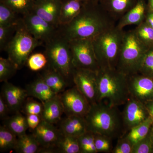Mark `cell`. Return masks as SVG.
<instances>
[{
	"mask_svg": "<svg viewBox=\"0 0 153 153\" xmlns=\"http://www.w3.org/2000/svg\"><path fill=\"white\" fill-rule=\"evenodd\" d=\"M150 134L151 137H152V139L153 141V124L152 126V128H151L150 131Z\"/></svg>",
	"mask_w": 153,
	"mask_h": 153,
	"instance_id": "cell-45",
	"label": "cell"
},
{
	"mask_svg": "<svg viewBox=\"0 0 153 153\" xmlns=\"http://www.w3.org/2000/svg\"><path fill=\"white\" fill-rule=\"evenodd\" d=\"M138 73L153 79V47L147 50Z\"/></svg>",
	"mask_w": 153,
	"mask_h": 153,
	"instance_id": "cell-35",
	"label": "cell"
},
{
	"mask_svg": "<svg viewBox=\"0 0 153 153\" xmlns=\"http://www.w3.org/2000/svg\"><path fill=\"white\" fill-rule=\"evenodd\" d=\"M48 63V59L45 53H36L30 55L27 64L30 70L36 71L43 69Z\"/></svg>",
	"mask_w": 153,
	"mask_h": 153,
	"instance_id": "cell-34",
	"label": "cell"
},
{
	"mask_svg": "<svg viewBox=\"0 0 153 153\" xmlns=\"http://www.w3.org/2000/svg\"><path fill=\"white\" fill-rule=\"evenodd\" d=\"M43 104L44 108L41 114L42 120L52 124L58 123L64 113L60 94H57Z\"/></svg>",
	"mask_w": 153,
	"mask_h": 153,
	"instance_id": "cell-20",
	"label": "cell"
},
{
	"mask_svg": "<svg viewBox=\"0 0 153 153\" xmlns=\"http://www.w3.org/2000/svg\"><path fill=\"white\" fill-rule=\"evenodd\" d=\"M45 44L44 53L48 59L49 68L62 74L68 80H72L75 68L69 41L58 30L57 34Z\"/></svg>",
	"mask_w": 153,
	"mask_h": 153,
	"instance_id": "cell-5",
	"label": "cell"
},
{
	"mask_svg": "<svg viewBox=\"0 0 153 153\" xmlns=\"http://www.w3.org/2000/svg\"><path fill=\"white\" fill-rule=\"evenodd\" d=\"M69 47L74 68L97 72L100 69L91 39L70 40Z\"/></svg>",
	"mask_w": 153,
	"mask_h": 153,
	"instance_id": "cell-8",
	"label": "cell"
},
{
	"mask_svg": "<svg viewBox=\"0 0 153 153\" xmlns=\"http://www.w3.org/2000/svg\"><path fill=\"white\" fill-rule=\"evenodd\" d=\"M138 0H101L102 7L116 21L136 4Z\"/></svg>",
	"mask_w": 153,
	"mask_h": 153,
	"instance_id": "cell-18",
	"label": "cell"
},
{
	"mask_svg": "<svg viewBox=\"0 0 153 153\" xmlns=\"http://www.w3.org/2000/svg\"><path fill=\"white\" fill-rule=\"evenodd\" d=\"M148 111L150 116L153 119V100L148 102L145 104Z\"/></svg>",
	"mask_w": 153,
	"mask_h": 153,
	"instance_id": "cell-43",
	"label": "cell"
},
{
	"mask_svg": "<svg viewBox=\"0 0 153 153\" xmlns=\"http://www.w3.org/2000/svg\"><path fill=\"white\" fill-rule=\"evenodd\" d=\"M94 143L97 152H111L113 149L112 140L108 137L94 134Z\"/></svg>",
	"mask_w": 153,
	"mask_h": 153,
	"instance_id": "cell-37",
	"label": "cell"
},
{
	"mask_svg": "<svg viewBox=\"0 0 153 153\" xmlns=\"http://www.w3.org/2000/svg\"><path fill=\"white\" fill-rule=\"evenodd\" d=\"M11 111L2 95H0V118L5 119L7 117L9 111Z\"/></svg>",
	"mask_w": 153,
	"mask_h": 153,
	"instance_id": "cell-42",
	"label": "cell"
},
{
	"mask_svg": "<svg viewBox=\"0 0 153 153\" xmlns=\"http://www.w3.org/2000/svg\"><path fill=\"white\" fill-rule=\"evenodd\" d=\"M116 21L102 7L100 2L89 0L69 24L59 27V32L68 41L95 38L115 26Z\"/></svg>",
	"mask_w": 153,
	"mask_h": 153,
	"instance_id": "cell-1",
	"label": "cell"
},
{
	"mask_svg": "<svg viewBox=\"0 0 153 153\" xmlns=\"http://www.w3.org/2000/svg\"><path fill=\"white\" fill-rule=\"evenodd\" d=\"M26 118L29 128L33 131L38 126L42 120L41 115L38 114L27 115Z\"/></svg>",
	"mask_w": 153,
	"mask_h": 153,
	"instance_id": "cell-41",
	"label": "cell"
},
{
	"mask_svg": "<svg viewBox=\"0 0 153 153\" xmlns=\"http://www.w3.org/2000/svg\"><path fill=\"white\" fill-rule=\"evenodd\" d=\"M60 97L66 116L75 115L85 117L91 105L76 86L63 91Z\"/></svg>",
	"mask_w": 153,
	"mask_h": 153,
	"instance_id": "cell-10",
	"label": "cell"
},
{
	"mask_svg": "<svg viewBox=\"0 0 153 153\" xmlns=\"http://www.w3.org/2000/svg\"><path fill=\"white\" fill-rule=\"evenodd\" d=\"M11 111L19 112L28 96L26 89L16 86L8 81L2 87L1 93Z\"/></svg>",
	"mask_w": 153,
	"mask_h": 153,
	"instance_id": "cell-16",
	"label": "cell"
},
{
	"mask_svg": "<svg viewBox=\"0 0 153 153\" xmlns=\"http://www.w3.org/2000/svg\"><path fill=\"white\" fill-rule=\"evenodd\" d=\"M46 84L51 90L56 94H59L65 91L67 85V79L62 74L49 68L41 76Z\"/></svg>",
	"mask_w": 153,
	"mask_h": 153,
	"instance_id": "cell-23",
	"label": "cell"
},
{
	"mask_svg": "<svg viewBox=\"0 0 153 153\" xmlns=\"http://www.w3.org/2000/svg\"><path fill=\"white\" fill-rule=\"evenodd\" d=\"M97 102L110 105H124L131 98L128 76L117 69L100 68L96 73Z\"/></svg>",
	"mask_w": 153,
	"mask_h": 153,
	"instance_id": "cell-3",
	"label": "cell"
},
{
	"mask_svg": "<svg viewBox=\"0 0 153 153\" xmlns=\"http://www.w3.org/2000/svg\"><path fill=\"white\" fill-rule=\"evenodd\" d=\"M16 145L14 150L19 153H36L40 146L36 138L33 134H24L17 137Z\"/></svg>",
	"mask_w": 153,
	"mask_h": 153,
	"instance_id": "cell-25",
	"label": "cell"
},
{
	"mask_svg": "<svg viewBox=\"0 0 153 153\" xmlns=\"http://www.w3.org/2000/svg\"><path fill=\"white\" fill-rule=\"evenodd\" d=\"M61 0H36L32 12L57 28Z\"/></svg>",
	"mask_w": 153,
	"mask_h": 153,
	"instance_id": "cell-14",
	"label": "cell"
},
{
	"mask_svg": "<svg viewBox=\"0 0 153 153\" xmlns=\"http://www.w3.org/2000/svg\"><path fill=\"white\" fill-rule=\"evenodd\" d=\"M124 32L116 25L92 39L100 68L116 69Z\"/></svg>",
	"mask_w": 153,
	"mask_h": 153,
	"instance_id": "cell-4",
	"label": "cell"
},
{
	"mask_svg": "<svg viewBox=\"0 0 153 153\" xmlns=\"http://www.w3.org/2000/svg\"><path fill=\"white\" fill-rule=\"evenodd\" d=\"M153 153V141L150 131L146 137L133 145L132 153Z\"/></svg>",
	"mask_w": 153,
	"mask_h": 153,
	"instance_id": "cell-38",
	"label": "cell"
},
{
	"mask_svg": "<svg viewBox=\"0 0 153 153\" xmlns=\"http://www.w3.org/2000/svg\"><path fill=\"white\" fill-rule=\"evenodd\" d=\"M5 126L13 132L17 137L26 133L29 128L27 118L19 112L11 117L7 118L5 121Z\"/></svg>",
	"mask_w": 153,
	"mask_h": 153,
	"instance_id": "cell-26",
	"label": "cell"
},
{
	"mask_svg": "<svg viewBox=\"0 0 153 153\" xmlns=\"http://www.w3.org/2000/svg\"><path fill=\"white\" fill-rule=\"evenodd\" d=\"M17 25L7 26H0L1 52L5 50L8 44L16 33Z\"/></svg>",
	"mask_w": 153,
	"mask_h": 153,
	"instance_id": "cell-36",
	"label": "cell"
},
{
	"mask_svg": "<svg viewBox=\"0 0 153 153\" xmlns=\"http://www.w3.org/2000/svg\"><path fill=\"white\" fill-rule=\"evenodd\" d=\"M17 136L4 126H0V151L7 152L15 149Z\"/></svg>",
	"mask_w": 153,
	"mask_h": 153,
	"instance_id": "cell-30",
	"label": "cell"
},
{
	"mask_svg": "<svg viewBox=\"0 0 153 153\" xmlns=\"http://www.w3.org/2000/svg\"><path fill=\"white\" fill-rule=\"evenodd\" d=\"M26 89L28 96L38 99L42 103L47 102L57 95L51 90L41 76L27 85Z\"/></svg>",
	"mask_w": 153,
	"mask_h": 153,
	"instance_id": "cell-22",
	"label": "cell"
},
{
	"mask_svg": "<svg viewBox=\"0 0 153 153\" xmlns=\"http://www.w3.org/2000/svg\"><path fill=\"white\" fill-rule=\"evenodd\" d=\"M137 38L149 48L153 47V29L144 21L137 25L134 30Z\"/></svg>",
	"mask_w": 153,
	"mask_h": 153,
	"instance_id": "cell-29",
	"label": "cell"
},
{
	"mask_svg": "<svg viewBox=\"0 0 153 153\" xmlns=\"http://www.w3.org/2000/svg\"><path fill=\"white\" fill-rule=\"evenodd\" d=\"M118 107L102 102L91 105L85 117L87 131L112 140L123 136L122 112Z\"/></svg>",
	"mask_w": 153,
	"mask_h": 153,
	"instance_id": "cell-2",
	"label": "cell"
},
{
	"mask_svg": "<svg viewBox=\"0 0 153 153\" xmlns=\"http://www.w3.org/2000/svg\"><path fill=\"white\" fill-rule=\"evenodd\" d=\"M8 6L0 2V26L16 25L22 18H19Z\"/></svg>",
	"mask_w": 153,
	"mask_h": 153,
	"instance_id": "cell-31",
	"label": "cell"
},
{
	"mask_svg": "<svg viewBox=\"0 0 153 153\" xmlns=\"http://www.w3.org/2000/svg\"><path fill=\"white\" fill-rule=\"evenodd\" d=\"M150 116L144 103L131 97L125 104L122 112L124 135Z\"/></svg>",
	"mask_w": 153,
	"mask_h": 153,
	"instance_id": "cell-11",
	"label": "cell"
},
{
	"mask_svg": "<svg viewBox=\"0 0 153 153\" xmlns=\"http://www.w3.org/2000/svg\"><path fill=\"white\" fill-rule=\"evenodd\" d=\"M153 124V119L150 116L144 121L131 129L124 135L134 145L149 134Z\"/></svg>",
	"mask_w": 153,
	"mask_h": 153,
	"instance_id": "cell-24",
	"label": "cell"
},
{
	"mask_svg": "<svg viewBox=\"0 0 153 153\" xmlns=\"http://www.w3.org/2000/svg\"><path fill=\"white\" fill-rule=\"evenodd\" d=\"M72 80L91 105L97 102L96 73L90 70L75 68Z\"/></svg>",
	"mask_w": 153,
	"mask_h": 153,
	"instance_id": "cell-13",
	"label": "cell"
},
{
	"mask_svg": "<svg viewBox=\"0 0 153 153\" xmlns=\"http://www.w3.org/2000/svg\"><path fill=\"white\" fill-rule=\"evenodd\" d=\"M147 11L146 0H138L136 4L118 20L117 27L123 30L127 26L139 25L145 21Z\"/></svg>",
	"mask_w": 153,
	"mask_h": 153,
	"instance_id": "cell-17",
	"label": "cell"
},
{
	"mask_svg": "<svg viewBox=\"0 0 153 153\" xmlns=\"http://www.w3.org/2000/svg\"><path fill=\"white\" fill-rule=\"evenodd\" d=\"M36 0H0V2L8 6L22 16L32 12Z\"/></svg>",
	"mask_w": 153,
	"mask_h": 153,
	"instance_id": "cell-28",
	"label": "cell"
},
{
	"mask_svg": "<svg viewBox=\"0 0 153 153\" xmlns=\"http://www.w3.org/2000/svg\"><path fill=\"white\" fill-rule=\"evenodd\" d=\"M18 70L12 61L8 58L0 57V81L7 82L16 74Z\"/></svg>",
	"mask_w": 153,
	"mask_h": 153,
	"instance_id": "cell-32",
	"label": "cell"
},
{
	"mask_svg": "<svg viewBox=\"0 0 153 153\" xmlns=\"http://www.w3.org/2000/svg\"><path fill=\"white\" fill-rule=\"evenodd\" d=\"M84 4L79 0H61L59 27L70 23L80 13Z\"/></svg>",
	"mask_w": 153,
	"mask_h": 153,
	"instance_id": "cell-21",
	"label": "cell"
},
{
	"mask_svg": "<svg viewBox=\"0 0 153 153\" xmlns=\"http://www.w3.org/2000/svg\"><path fill=\"white\" fill-rule=\"evenodd\" d=\"M60 130L64 134L78 137L87 131L85 117L78 116H67L60 123Z\"/></svg>",
	"mask_w": 153,
	"mask_h": 153,
	"instance_id": "cell-19",
	"label": "cell"
},
{
	"mask_svg": "<svg viewBox=\"0 0 153 153\" xmlns=\"http://www.w3.org/2000/svg\"><path fill=\"white\" fill-rule=\"evenodd\" d=\"M22 18L29 33L41 43H47L58 32L59 28L45 21L33 12L24 15Z\"/></svg>",
	"mask_w": 153,
	"mask_h": 153,
	"instance_id": "cell-9",
	"label": "cell"
},
{
	"mask_svg": "<svg viewBox=\"0 0 153 153\" xmlns=\"http://www.w3.org/2000/svg\"><path fill=\"white\" fill-rule=\"evenodd\" d=\"M148 49L134 30L125 31L116 69L127 76L138 73Z\"/></svg>",
	"mask_w": 153,
	"mask_h": 153,
	"instance_id": "cell-6",
	"label": "cell"
},
{
	"mask_svg": "<svg viewBox=\"0 0 153 153\" xmlns=\"http://www.w3.org/2000/svg\"><path fill=\"white\" fill-rule=\"evenodd\" d=\"M60 130L53 125L43 120L34 130L33 134L40 146L49 149L56 146L62 135Z\"/></svg>",
	"mask_w": 153,
	"mask_h": 153,
	"instance_id": "cell-15",
	"label": "cell"
},
{
	"mask_svg": "<svg viewBox=\"0 0 153 153\" xmlns=\"http://www.w3.org/2000/svg\"><path fill=\"white\" fill-rule=\"evenodd\" d=\"M93 1H95L100 2L101 0H93Z\"/></svg>",
	"mask_w": 153,
	"mask_h": 153,
	"instance_id": "cell-47",
	"label": "cell"
},
{
	"mask_svg": "<svg viewBox=\"0 0 153 153\" xmlns=\"http://www.w3.org/2000/svg\"><path fill=\"white\" fill-rule=\"evenodd\" d=\"M133 145L125 135L118 139L116 146L113 149L112 153H132Z\"/></svg>",
	"mask_w": 153,
	"mask_h": 153,
	"instance_id": "cell-39",
	"label": "cell"
},
{
	"mask_svg": "<svg viewBox=\"0 0 153 153\" xmlns=\"http://www.w3.org/2000/svg\"><path fill=\"white\" fill-rule=\"evenodd\" d=\"M80 153H97L94 134L89 131L78 137Z\"/></svg>",
	"mask_w": 153,
	"mask_h": 153,
	"instance_id": "cell-33",
	"label": "cell"
},
{
	"mask_svg": "<svg viewBox=\"0 0 153 153\" xmlns=\"http://www.w3.org/2000/svg\"><path fill=\"white\" fill-rule=\"evenodd\" d=\"M55 147L60 153H80L78 137L63 133Z\"/></svg>",
	"mask_w": 153,
	"mask_h": 153,
	"instance_id": "cell-27",
	"label": "cell"
},
{
	"mask_svg": "<svg viewBox=\"0 0 153 153\" xmlns=\"http://www.w3.org/2000/svg\"><path fill=\"white\" fill-rule=\"evenodd\" d=\"M42 44L29 33L22 18L17 25L16 33L5 51L7 53L9 59L19 69L27 63L33 50Z\"/></svg>",
	"mask_w": 153,
	"mask_h": 153,
	"instance_id": "cell-7",
	"label": "cell"
},
{
	"mask_svg": "<svg viewBox=\"0 0 153 153\" xmlns=\"http://www.w3.org/2000/svg\"><path fill=\"white\" fill-rule=\"evenodd\" d=\"M79 1H81L85 3L87 2L88 1H89V0H79Z\"/></svg>",
	"mask_w": 153,
	"mask_h": 153,
	"instance_id": "cell-46",
	"label": "cell"
},
{
	"mask_svg": "<svg viewBox=\"0 0 153 153\" xmlns=\"http://www.w3.org/2000/svg\"><path fill=\"white\" fill-rule=\"evenodd\" d=\"M43 103L34 100H29L25 103L24 111L26 114H38L41 115L43 111Z\"/></svg>",
	"mask_w": 153,
	"mask_h": 153,
	"instance_id": "cell-40",
	"label": "cell"
},
{
	"mask_svg": "<svg viewBox=\"0 0 153 153\" xmlns=\"http://www.w3.org/2000/svg\"><path fill=\"white\" fill-rule=\"evenodd\" d=\"M147 4L148 11L153 12V0H148Z\"/></svg>",
	"mask_w": 153,
	"mask_h": 153,
	"instance_id": "cell-44",
	"label": "cell"
},
{
	"mask_svg": "<svg viewBox=\"0 0 153 153\" xmlns=\"http://www.w3.org/2000/svg\"><path fill=\"white\" fill-rule=\"evenodd\" d=\"M130 97L146 104L153 100V79L140 73L128 76Z\"/></svg>",
	"mask_w": 153,
	"mask_h": 153,
	"instance_id": "cell-12",
	"label": "cell"
}]
</instances>
